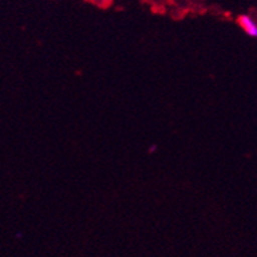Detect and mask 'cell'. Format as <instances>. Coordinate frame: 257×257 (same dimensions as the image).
<instances>
[{
    "label": "cell",
    "mask_w": 257,
    "mask_h": 257,
    "mask_svg": "<svg viewBox=\"0 0 257 257\" xmlns=\"http://www.w3.org/2000/svg\"><path fill=\"white\" fill-rule=\"evenodd\" d=\"M238 25L249 37L257 39V21L248 15H242L238 17Z\"/></svg>",
    "instance_id": "1"
}]
</instances>
